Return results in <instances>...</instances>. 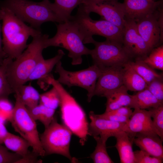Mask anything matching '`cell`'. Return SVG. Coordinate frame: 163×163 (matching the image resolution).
I'll use <instances>...</instances> for the list:
<instances>
[{"label":"cell","mask_w":163,"mask_h":163,"mask_svg":"<svg viewBox=\"0 0 163 163\" xmlns=\"http://www.w3.org/2000/svg\"><path fill=\"white\" fill-rule=\"evenodd\" d=\"M123 131L133 138L138 134L156 133L150 111L134 109L129 121L124 126Z\"/></svg>","instance_id":"obj_16"},{"label":"cell","mask_w":163,"mask_h":163,"mask_svg":"<svg viewBox=\"0 0 163 163\" xmlns=\"http://www.w3.org/2000/svg\"><path fill=\"white\" fill-rule=\"evenodd\" d=\"M8 150L23 157L29 152V143L24 138L8 132L3 142Z\"/></svg>","instance_id":"obj_26"},{"label":"cell","mask_w":163,"mask_h":163,"mask_svg":"<svg viewBox=\"0 0 163 163\" xmlns=\"http://www.w3.org/2000/svg\"><path fill=\"white\" fill-rule=\"evenodd\" d=\"M0 20H1L0 17ZM1 27L0 25V65L2 63L4 59L5 58L4 53L2 46V39L1 36Z\"/></svg>","instance_id":"obj_42"},{"label":"cell","mask_w":163,"mask_h":163,"mask_svg":"<svg viewBox=\"0 0 163 163\" xmlns=\"http://www.w3.org/2000/svg\"><path fill=\"white\" fill-rule=\"evenodd\" d=\"M0 9L3 52L5 58L13 60L26 49L30 36L33 37L41 32L40 30L27 25L9 9L4 8Z\"/></svg>","instance_id":"obj_1"},{"label":"cell","mask_w":163,"mask_h":163,"mask_svg":"<svg viewBox=\"0 0 163 163\" xmlns=\"http://www.w3.org/2000/svg\"><path fill=\"white\" fill-rule=\"evenodd\" d=\"M95 46L91 50L90 55L94 64L100 68L123 66L132 57L123 46L122 43L107 40L102 42L94 41Z\"/></svg>","instance_id":"obj_10"},{"label":"cell","mask_w":163,"mask_h":163,"mask_svg":"<svg viewBox=\"0 0 163 163\" xmlns=\"http://www.w3.org/2000/svg\"><path fill=\"white\" fill-rule=\"evenodd\" d=\"M90 122L89 123L88 135L93 137L106 136L109 138L114 136L115 133L123 131L126 123L113 121L99 117L93 111L89 114Z\"/></svg>","instance_id":"obj_17"},{"label":"cell","mask_w":163,"mask_h":163,"mask_svg":"<svg viewBox=\"0 0 163 163\" xmlns=\"http://www.w3.org/2000/svg\"><path fill=\"white\" fill-rule=\"evenodd\" d=\"M22 157L0 144V163H18Z\"/></svg>","instance_id":"obj_36"},{"label":"cell","mask_w":163,"mask_h":163,"mask_svg":"<svg viewBox=\"0 0 163 163\" xmlns=\"http://www.w3.org/2000/svg\"><path fill=\"white\" fill-rule=\"evenodd\" d=\"M134 163H161L163 159L150 155L141 150L134 151Z\"/></svg>","instance_id":"obj_34"},{"label":"cell","mask_w":163,"mask_h":163,"mask_svg":"<svg viewBox=\"0 0 163 163\" xmlns=\"http://www.w3.org/2000/svg\"><path fill=\"white\" fill-rule=\"evenodd\" d=\"M147 88L159 101L163 103V78L152 81L147 85Z\"/></svg>","instance_id":"obj_35"},{"label":"cell","mask_w":163,"mask_h":163,"mask_svg":"<svg viewBox=\"0 0 163 163\" xmlns=\"http://www.w3.org/2000/svg\"><path fill=\"white\" fill-rule=\"evenodd\" d=\"M154 0V1H158V0Z\"/></svg>","instance_id":"obj_44"},{"label":"cell","mask_w":163,"mask_h":163,"mask_svg":"<svg viewBox=\"0 0 163 163\" xmlns=\"http://www.w3.org/2000/svg\"><path fill=\"white\" fill-rule=\"evenodd\" d=\"M99 117L113 121L122 123H126L129 120V117L120 115L111 111H105L104 113L97 114Z\"/></svg>","instance_id":"obj_37"},{"label":"cell","mask_w":163,"mask_h":163,"mask_svg":"<svg viewBox=\"0 0 163 163\" xmlns=\"http://www.w3.org/2000/svg\"><path fill=\"white\" fill-rule=\"evenodd\" d=\"M162 7L135 21L139 34L150 51L159 46L163 40Z\"/></svg>","instance_id":"obj_11"},{"label":"cell","mask_w":163,"mask_h":163,"mask_svg":"<svg viewBox=\"0 0 163 163\" xmlns=\"http://www.w3.org/2000/svg\"><path fill=\"white\" fill-rule=\"evenodd\" d=\"M5 123L0 122V144H3L4 140L8 133Z\"/></svg>","instance_id":"obj_41"},{"label":"cell","mask_w":163,"mask_h":163,"mask_svg":"<svg viewBox=\"0 0 163 163\" xmlns=\"http://www.w3.org/2000/svg\"><path fill=\"white\" fill-rule=\"evenodd\" d=\"M60 102L59 94L53 87L49 91L40 95V104L56 110L59 106Z\"/></svg>","instance_id":"obj_32"},{"label":"cell","mask_w":163,"mask_h":163,"mask_svg":"<svg viewBox=\"0 0 163 163\" xmlns=\"http://www.w3.org/2000/svg\"><path fill=\"white\" fill-rule=\"evenodd\" d=\"M109 111L120 115L129 117H130L133 112L132 110L130 108L127 107H122Z\"/></svg>","instance_id":"obj_40"},{"label":"cell","mask_w":163,"mask_h":163,"mask_svg":"<svg viewBox=\"0 0 163 163\" xmlns=\"http://www.w3.org/2000/svg\"><path fill=\"white\" fill-rule=\"evenodd\" d=\"M125 19L136 21L162 6V0H124L119 2Z\"/></svg>","instance_id":"obj_15"},{"label":"cell","mask_w":163,"mask_h":163,"mask_svg":"<svg viewBox=\"0 0 163 163\" xmlns=\"http://www.w3.org/2000/svg\"><path fill=\"white\" fill-rule=\"evenodd\" d=\"M72 134L63 124L58 123L54 117L50 125L40 135L41 143L45 155H60L72 161L73 159L70 152V145Z\"/></svg>","instance_id":"obj_8"},{"label":"cell","mask_w":163,"mask_h":163,"mask_svg":"<svg viewBox=\"0 0 163 163\" xmlns=\"http://www.w3.org/2000/svg\"><path fill=\"white\" fill-rule=\"evenodd\" d=\"M52 7L62 23L68 21L73 10L81 4L83 0H54Z\"/></svg>","instance_id":"obj_24"},{"label":"cell","mask_w":163,"mask_h":163,"mask_svg":"<svg viewBox=\"0 0 163 163\" xmlns=\"http://www.w3.org/2000/svg\"><path fill=\"white\" fill-rule=\"evenodd\" d=\"M123 67L101 68V72L96 82L94 96L105 97L110 92L123 85Z\"/></svg>","instance_id":"obj_14"},{"label":"cell","mask_w":163,"mask_h":163,"mask_svg":"<svg viewBox=\"0 0 163 163\" xmlns=\"http://www.w3.org/2000/svg\"><path fill=\"white\" fill-rule=\"evenodd\" d=\"M128 91L123 85L108 93L105 97L107 98L105 111H110L123 107L130 108L132 96L128 94Z\"/></svg>","instance_id":"obj_20"},{"label":"cell","mask_w":163,"mask_h":163,"mask_svg":"<svg viewBox=\"0 0 163 163\" xmlns=\"http://www.w3.org/2000/svg\"><path fill=\"white\" fill-rule=\"evenodd\" d=\"M13 59L5 58L0 65V99L8 98L14 93L8 82L7 76V69L8 64Z\"/></svg>","instance_id":"obj_30"},{"label":"cell","mask_w":163,"mask_h":163,"mask_svg":"<svg viewBox=\"0 0 163 163\" xmlns=\"http://www.w3.org/2000/svg\"><path fill=\"white\" fill-rule=\"evenodd\" d=\"M84 10L90 13L94 12L104 20L123 30L125 19L117 1L100 2L97 0H83L80 4Z\"/></svg>","instance_id":"obj_12"},{"label":"cell","mask_w":163,"mask_h":163,"mask_svg":"<svg viewBox=\"0 0 163 163\" xmlns=\"http://www.w3.org/2000/svg\"><path fill=\"white\" fill-rule=\"evenodd\" d=\"M45 82L55 88L59 94L61 117L63 124L79 138L81 145H84L88 135L89 125L85 111L75 99L52 75L47 76Z\"/></svg>","instance_id":"obj_3"},{"label":"cell","mask_w":163,"mask_h":163,"mask_svg":"<svg viewBox=\"0 0 163 163\" xmlns=\"http://www.w3.org/2000/svg\"><path fill=\"white\" fill-rule=\"evenodd\" d=\"M15 102L8 120L15 131L29 143L32 151L39 156L45 155L42 146L36 121L29 113L26 107L15 94Z\"/></svg>","instance_id":"obj_7"},{"label":"cell","mask_w":163,"mask_h":163,"mask_svg":"<svg viewBox=\"0 0 163 163\" xmlns=\"http://www.w3.org/2000/svg\"><path fill=\"white\" fill-rule=\"evenodd\" d=\"M56 25V34L47 39L48 47H60L66 49L69 51L68 56L72 59V65L81 64L82 56L90 55L91 50L84 45L77 26L70 20Z\"/></svg>","instance_id":"obj_6"},{"label":"cell","mask_w":163,"mask_h":163,"mask_svg":"<svg viewBox=\"0 0 163 163\" xmlns=\"http://www.w3.org/2000/svg\"><path fill=\"white\" fill-rule=\"evenodd\" d=\"M38 156H39L33 151H29L26 155L22 157L18 162V163H40L41 161L37 158Z\"/></svg>","instance_id":"obj_39"},{"label":"cell","mask_w":163,"mask_h":163,"mask_svg":"<svg viewBox=\"0 0 163 163\" xmlns=\"http://www.w3.org/2000/svg\"><path fill=\"white\" fill-rule=\"evenodd\" d=\"M128 62L123 67V85L128 91L134 92H138L147 88V84L130 66Z\"/></svg>","instance_id":"obj_22"},{"label":"cell","mask_w":163,"mask_h":163,"mask_svg":"<svg viewBox=\"0 0 163 163\" xmlns=\"http://www.w3.org/2000/svg\"><path fill=\"white\" fill-rule=\"evenodd\" d=\"M116 139L114 147L118 152L121 163H134L133 145L134 138L126 132L122 131L115 133Z\"/></svg>","instance_id":"obj_19"},{"label":"cell","mask_w":163,"mask_h":163,"mask_svg":"<svg viewBox=\"0 0 163 163\" xmlns=\"http://www.w3.org/2000/svg\"><path fill=\"white\" fill-rule=\"evenodd\" d=\"M22 85L14 91L22 103L28 108L33 107L38 104L40 95L38 91L31 84Z\"/></svg>","instance_id":"obj_25"},{"label":"cell","mask_w":163,"mask_h":163,"mask_svg":"<svg viewBox=\"0 0 163 163\" xmlns=\"http://www.w3.org/2000/svg\"><path fill=\"white\" fill-rule=\"evenodd\" d=\"M96 142V145L90 158L94 163H113L107 149L106 143L108 138L106 136L93 137Z\"/></svg>","instance_id":"obj_28"},{"label":"cell","mask_w":163,"mask_h":163,"mask_svg":"<svg viewBox=\"0 0 163 163\" xmlns=\"http://www.w3.org/2000/svg\"><path fill=\"white\" fill-rule=\"evenodd\" d=\"M144 62L154 69L163 70V46H159L152 49L143 59Z\"/></svg>","instance_id":"obj_31"},{"label":"cell","mask_w":163,"mask_h":163,"mask_svg":"<svg viewBox=\"0 0 163 163\" xmlns=\"http://www.w3.org/2000/svg\"><path fill=\"white\" fill-rule=\"evenodd\" d=\"M55 72L59 77L57 81L60 84L70 87L78 86L88 91V101H91L94 93L97 79L101 72V69L94 64L88 68L77 71H70L64 69L61 60L55 66Z\"/></svg>","instance_id":"obj_9"},{"label":"cell","mask_w":163,"mask_h":163,"mask_svg":"<svg viewBox=\"0 0 163 163\" xmlns=\"http://www.w3.org/2000/svg\"><path fill=\"white\" fill-rule=\"evenodd\" d=\"M27 108L33 118L36 121L41 122L45 128L50 125L54 117L55 110L40 104L33 107Z\"/></svg>","instance_id":"obj_29"},{"label":"cell","mask_w":163,"mask_h":163,"mask_svg":"<svg viewBox=\"0 0 163 163\" xmlns=\"http://www.w3.org/2000/svg\"><path fill=\"white\" fill-rule=\"evenodd\" d=\"M151 116L156 133L163 141V104L157 107L150 108Z\"/></svg>","instance_id":"obj_33"},{"label":"cell","mask_w":163,"mask_h":163,"mask_svg":"<svg viewBox=\"0 0 163 163\" xmlns=\"http://www.w3.org/2000/svg\"><path fill=\"white\" fill-rule=\"evenodd\" d=\"M131 108L148 110L163 104L146 88L132 95Z\"/></svg>","instance_id":"obj_23"},{"label":"cell","mask_w":163,"mask_h":163,"mask_svg":"<svg viewBox=\"0 0 163 163\" xmlns=\"http://www.w3.org/2000/svg\"><path fill=\"white\" fill-rule=\"evenodd\" d=\"M0 8L9 9L23 21L38 30L46 22L62 23L49 0L39 2L30 0H4L0 2Z\"/></svg>","instance_id":"obj_4"},{"label":"cell","mask_w":163,"mask_h":163,"mask_svg":"<svg viewBox=\"0 0 163 163\" xmlns=\"http://www.w3.org/2000/svg\"><path fill=\"white\" fill-rule=\"evenodd\" d=\"M125 19L122 44L132 58L143 59L151 51L139 34L136 21L132 19Z\"/></svg>","instance_id":"obj_13"},{"label":"cell","mask_w":163,"mask_h":163,"mask_svg":"<svg viewBox=\"0 0 163 163\" xmlns=\"http://www.w3.org/2000/svg\"><path fill=\"white\" fill-rule=\"evenodd\" d=\"M13 107L8 98L0 99V113L3 114L7 119L11 112Z\"/></svg>","instance_id":"obj_38"},{"label":"cell","mask_w":163,"mask_h":163,"mask_svg":"<svg viewBox=\"0 0 163 163\" xmlns=\"http://www.w3.org/2000/svg\"><path fill=\"white\" fill-rule=\"evenodd\" d=\"M162 142L156 133L138 134L133 140V143L140 150L152 156L162 159H163Z\"/></svg>","instance_id":"obj_18"},{"label":"cell","mask_w":163,"mask_h":163,"mask_svg":"<svg viewBox=\"0 0 163 163\" xmlns=\"http://www.w3.org/2000/svg\"><path fill=\"white\" fill-rule=\"evenodd\" d=\"M128 63L147 85L155 79L163 78L162 75L157 72L142 59H136L135 61H130Z\"/></svg>","instance_id":"obj_27"},{"label":"cell","mask_w":163,"mask_h":163,"mask_svg":"<svg viewBox=\"0 0 163 163\" xmlns=\"http://www.w3.org/2000/svg\"><path fill=\"white\" fill-rule=\"evenodd\" d=\"M100 2L117 1L118 0H97Z\"/></svg>","instance_id":"obj_43"},{"label":"cell","mask_w":163,"mask_h":163,"mask_svg":"<svg viewBox=\"0 0 163 163\" xmlns=\"http://www.w3.org/2000/svg\"><path fill=\"white\" fill-rule=\"evenodd\" d=\"M76 14L71 16L69 20L77 26L84 44L92 43L95 40L93 36L104 37L106 40L122 43L123 30L104 19L94 20L90 14L85 11L81 5Z\"/></svg>","instance_id":"obj_5"},{"label":"cell","mask_w":163,"mask_h":163,"mask_svg":"<svg viewBox=\"0 0 163 163\" xmlns=\"http://www.w3.org/2000/svg\"><path fill=\"white\" fill-rule=\"evenodd\" d=\"M49 35L42 33L33 37L22 53L8 65L7 76L14 91L28 82L29 78L39 62L43 58V50L48 47Z\"/></svg>","instance_id":"obj_2"},{"label":"cell","mask_w":163,"mask_h":163,"mask_svg":"<svg viewBox=\"0 0 163 163\" xmlns=\"http://www.w3.org/2000/svg\"><path fill=\"white\" fill-rule=\"evenodd\" d=\"M65 54L61 50H59L54 57L45 59L43 58L37 65L28 80V82L40 80L50 74L54 66L62 59Z\"/></svg>","instance_id":"obj_21"}]
</instances>
